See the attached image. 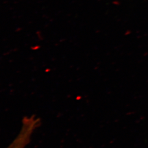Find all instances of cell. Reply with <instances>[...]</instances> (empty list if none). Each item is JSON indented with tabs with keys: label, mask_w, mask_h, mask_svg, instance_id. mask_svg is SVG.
Masks as SVG:
<instances>
[]
</instances>
